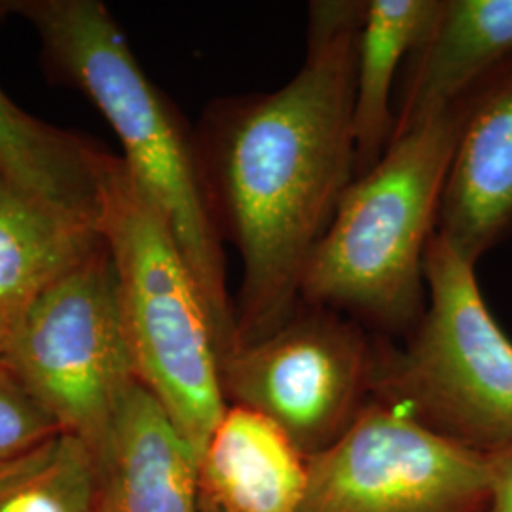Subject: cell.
<instances>
[{
    "label": "cell",
    "mask_w": 512,
    "mask_h": 512,
    "mask_svg": "<svg viewBox=\"0 0 512 512\" xmlns=\"http://www.w3.org/2000/svg\"><path fill=\"white\" fill-rule=\"evenodd\" d=\"M365 8V0L311 2L300 71L275 92L215 99L196 128L220 238L241 262L234 346L293 315L311 255L355 179Z\"/></svg>",
    "instance_id": "cell-1"
},
{
    "label": "cell",
    "mask_w": 512,
    "mask_h": 512,
    "mask_svg": "<svg viewBox=\"0 0 512 512\" xmlns=\"http://www.w3.org/2000/svg\"><path fill=\"white\" fill-rule=\"evenodd\" d=\"M37 33L48 76L82 93L109 122L122 162L188 262L211 315L219 359L236 342L224 241L203 181L196 129L137 61L99 0H10Z\"/></svg>",
    "instance_id": "cell-2"
},
{
    "label": "cell",
    "mask_w": 512,
    "mask_h": 512,
    "mask_svg": "<svg viewBox=\"0 0 512 512\" xmlns=\"http://www.w3.org/2000/svg\"><path fill=\"white\" fill-rule=\"evenodd\" d=\"M463 99L395 137L380 162L353 179L306 266L300 302L387 336L418 325L427 304L425 255L439 226Z\"/></svg>",
    "instance_id": "cell-3"
},
{
    "label": "cell",
    "mask_w": 512,
    "mask_h": 512,
    "mask_svg": "<svg viewBox=\"0 0 512 512\" xmlns=\"http://www.w3.org/2000/svg\"><path fill=\"white\" fill-rule=\"evenodd\" d=\"M99 228L116 270L137 382L200 458L228 408L217 334L177 241L122 158L110 169Z\"/></svg>",
    "instance_id": "cell-4"
},
{
    "label": "cell",
    "mask_w": 512,
    "mask_h": 512,
    "mask_svg": "<svg viewBox=\"0 0 512 512\" xmlns=\"http://www.w3.org/2000/svg\"><path fill=\"white\" fill-rule=\"evenodd\" d=\"M427 304L403 346L378 340L372 401L480 456L512 444V340L476 266L439 232L425 255Z\"/></svg>",
    "instance_id": "cell-5"
},
{
    "label": "cell",
    "mask_w": 512,
    "mask_h": 512,
    "mask_svg": "<svg viewBox=\"0 0 512 512\" xmlns=\"http://www.w3.org/2000/svg\"><path fill=\"white\" fill-rule=\"evenodd\" d=\"M2 368L97 456L137 384L107 243L21 313Z\"/></svg>",
    "instance_id": "cell-6"
},
{
    "label": "cell",
    "mask_w": 512,
    "mask_h": 512,
    "mask_svg": "<svg viewBox=\"0 0 512 512\" xmlns=\"http://www.w3.org/2000/svg\"><path fill=\"white\" fill-rule=\"evenodd\" d=\"M376 351L378 340L357 321L300 302L272 334L220 357L222 393L228 406L275 423L311 458L372 403Z\"/></svg>",
    "instance_id": "cell-7"
},
{
    "label": "cell",
    "mask_w": 512,
    "mask_h": 512,
    "mask_svg": "<svg viewBox=\"0 0 512 512\" xmlns=\"http://www.w3.org/2000/svg\"><path fill=\"white\" fill-rule=\"evenodd\" d=\"M486 456L372 401L348 433L308 458L300 512H490Z\"/></svg>",
    "instance_id": "cell-8"
},
{
    "label": "cell",
    "mask_w": 512,
    "mask_h": 512,
    "mask_svg": "<svg viewBox=\"0 0 512 512\" xmlns=\"http://www.w3.org/2000/svg\"><path fill=\"white\" fill-rule=\"evenodd\" d=\"M437 232L475 266L512 236V57L463 99Z\"/></svg>",
    "instance_id": "cell-9"
},
{
    "label": "cell",
    "mask_w": 512,
    "mask_h": 512,
    "mask_svg": "<svg viewBox=\"0 0 512 512\" xmlns=\"http://www.w3.org/2000/svg\"><path fill=\"white\" fill-rule=\"evenodd\" d=\"M511 57L512 0H439L404 61L393 139L456 105Z\"/></svg>",
    "instance_id": "cell-10"
},
{
    "label": "cell",
    "mask_w": 512,
    "mask_h": 512,
    "mask_svg": "<svg viewBox=\"0 0 512 512\" xmlns=\"http://www.w3.org/2000/svg\"><path fill=\"white\" fill-rule=\"evenodd\" d=\"M95 459L93 512H202L198 456L139 382Z\"/></svg>",
    "instance_id": "cell-11"
},
{
    "label": "cell",
    "mask_w": 512,
    "mask_h": 512,
    "mask_svg": "<svg viewBox=\"0 0 512 512\" xmlns=\"http://www.w3.org/2000/svg\"><path fill=\"white\" fill-rule=\"evenodd\" d=\"M308 458L270 420L228 406L198 458L202 512H300Z\"/></svg>",
    "instance_id": "cell-12"
},
{
    "label": "cell",
    "mask_w": 512,
    "mask_h": 512,
    "mask_svg": "<svg viewBox=\"0 0 512 512\" xmlns=\"http://www.w3.org/2000/svg\"><path fill=\"white\" fill-rule=\"evenodd\" d=\"M8 18L12 4L0 0V23ZM116 158L92 139L38 120L0 88V175L8 181L99 226Z\"/></svg>",
    "instance_id": "cell-13"
},
{
    "label": "cell",
    "mask_w": 512,
    "mask_h": 512,
    "mask_svg": "<svg viewBox=\"0 0 512 512\" xmlns=\"http://www.w3.org/2000/svg\"><path fill=\"white\" fill-rule=\"evenodd\" d=\"M103 247L97 224L0 175V313L14 325L40 294Z\"/></svg>",
    "instance_id": "cell-14"
},
{
    "label": "cell",
    "mask_w": 512,
    "mask_h": 512,
    "mask_svg": "<svg viewBox=\"0 0 512 512\" xmlns=\"http://www.w3.org/2000/svg\"><path fill=\"white\" fill-rule=\"evenodd\" d=\"M439 0H366L355 78V177L380 162L393 139L397 74Z\"/></svg>",
    "instance_id": "cell-15"
},
{
    "label": "cell",
    "mask_w": 512,
    "mask_h": 512,
    "mask_svg": "<svg viewBox=\"0 0 512 512\" xmlns=\"http://www.w3.org/2000/svg\"><path fill=\"white\" fill-rule=\"evenodd\" d=\"M95 478L92 448L57 433L0 461V512H93Z\"/></svg>",
    "instance_id": "cell-16"
},
{
    "label": "cell",
    "mask_w": 512,
    "mask_h": 512,
    "mask_svg": "<svg viewBox=\"0 0 512 512\" xmlns=\"http://www.w3.org/2000/svg\"><path fill=\"white\" fill-rule=\"evenodd\" d=\"M61 433L33 397L0 368V461Z\"/></svg>",
    "instance_id": "cell-17"
},
{
    "label": "cell",
    "mask_w": 512,
    "mask_h": 512,
    "mask_svg": "<svg viewBox=\"0 0 512 512\" xmlns=\"http://www.w3.org/2000/svg\"><path fill=\"white\" fill-rule=\"evenodd\" d=\"M490 473V512H512V444L486 456Z\"/></svg>",
    "instance_id": "cell-18"
},
{
    "label": "cell",
    "mask_w": 512,
    "mask_h": 512,
    "mask_svg": "<svg viewBox=\"0 0 512 512\" xmlns=\"http://www.w3.org/2000/svg\"><path fill=\"white\" fill-rule=\"evenodd\" d=\"M12 330H14V323L0 313V368L4 365V355H6V349H8Z\"/></svg>",
    "instance_id": "cell-19"
}]
</instances>
